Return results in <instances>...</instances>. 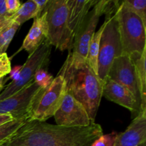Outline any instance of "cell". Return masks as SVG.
Returning a JSON list of instances; mask_svg holds the SVG:
<instances>
[{
    "label": "cell",
    "instance_id": "cell-25",
    "mask_svg": "<svg viewBox=\"0 0 146 146\" xmlns=\"http://www.w3.org/2000/svg\"><path fill=\"white\" fill-rule=\"evenodd\" d=\"M6 6L8 14L12 16L19 9L21 4L19 0H6Z\"/></svg>",
    "mask_w": 146,
    "mask_h": 146
},
{
    "label": "cell",
    "instance_id": "cell-30",
    "mask_svg": "<svg viewBox=\"0 0 146 146\" xmlns=\"http://www.w3.org/2000/svg\"><path fill=\"white\" fill-rule=\"evenodd\" d=\"M13 120H14V118L10 115H0V126L3 124H5L7 123L13 121Z\"/></svg>",
    "mask_w": 146,
    "mask_h": 146
},
{
    "label": "cell",
    "instance_id": "cell-1",
    "mask_svg": "<svg viewBox=\"0 0 146 146\" xmlns=\"http://www.w3.org/2000/svg\"><path fill=\"white\" fill-rule=\"evenodd\" d=\"M104 135L98 123L65 127L36 121H27L0 146H91Z\"/></svg>",
    "mask_w": 146,
    "mask_h": 146
},
{
    "label": "cell",
    "instance_id": "cell-23",
    "mask_svg": "<svg viewBox=\"0 0 146 146\" xmlns=\"http://www.w3.org/2000/svg\"><path fill=\"white\" fill-rule=\"evenodd\" d=\"M116 135V132H112L106 135H102L94 141L91 146H113Z\"/></svg>",
    "mask_w": 146,
    "mask_h": 146
},
{
    "label": "cell",
    "instance_id": "cell-6",
    "mask_svg": "<svg viewBox=\"0 0 146 146\" xmlns=\"http://www.w3.org/2000/svg\"><path fill=\"white\" fill-rule=\"evenodd\" d=\"M66 93V83L61 75H57L51 84L37 93L27 114L28 121L45 122L56 113Z\"/></svg>",
    "mask_w": 146,
    "mask_h": 146
},
{
    "label": "cell",
    "instance_id": "cell-12",
    "mask_svg": "<svg viewBox=\"0 0 146 146\" xmlns=\"http://www.w3.org/2000/svg\"><path fill=\"white\" fill-rule=\"evenodd\" d=\"M103 96L131 111L133 118L141 112V105L133 94L123 86L107 77L103 86Z\"/></svg>",
    "mask_w": 146,
    "mask_h": 146
},
{
    "label": "cell",
    "instance_id": "cell-28",
    "mask_svg": "<svg viewBox=\"0 0 146 146\" xmlns=\"http://www.w3.org/2000/svg\"><path fill=\"white\" fill-rule=\"evenodd\" d=\"M0 17H11L7 13L6 0H0Z\"/></svg>",
    "mask_w": 146,
    "mask_h": 146
},
{
    "label": "cell",
    "instance_id": "cell-13",
    "mask_svg": "<svg viewBox=\"0 0 146 146\" xmlns=\"http://www.w3.org/2000/svg\"><path fill=\"white\" fill-rule=\"evenodd\" d=\"M113 146H146V111L134 118L125 131L117 133Z\"/></svg>",
    "mask_w": 146,
    "mask_h": 146
},
{
    "label": "cell",
    "instance_id": "cell-8",
    "mask_svg": "<svg viewBox=\"0 0 146 146\" xmlns=\"http://www.w3.org/2000/svg\"><path fill=\"white\" fill-rule=\"evenodd\" d=\"M51 46L44 42L31 54L21 67L19 74L15 81H11L0 93V101L9 98L34 81L37 71L46 68L49 63Z\"/></svg>",
    "mask_w": 146,
    "mask_h": 146
},
{
    "label": "cell",
    "instance_id": "cell-19",
    "mask_svg": "<svg viewBox=\"0 0 146 146\" xmlns=\"http://www.w3.org/2000/svg\"><path fill=\"white\" fill-rule=\"evenodd\" d=\"M27 121V115H25L22 118L14 119L10 122L1 125L0 126V144L11 138Z\"/></svg>",
    "mask_w": 146,
    "mask_h": 146
},
{
    "label": "cell",
    "instance_id": "cell-20",
    "mask_svg": "<svg viewBox=\"0 0 146 146\" xmlns=\"http://www.w3.org/2000/svg\"><path fill=\"white\" fill-rule=\"evenodd\" d=\"M19 27L18 24L11 21L0 31V55L6 53Z\"/></svg>",
    "mask_w": 146,
    "mask_h": 146
},
{
    "label": "cell",
    "instance_id": "cell-27",
    "mask_svg": "<svg viewBox=\"0 0 146 146\" xmlns=\"http://www.w3.org/2000/svg\"><path fill=\"white\" fill-rule=\"evenodd\" d=\"M21 67L20 66H17L14 67V68H11V72H10V76L9 78H10L12 81H15L17 79L19 76V74L20 70H21Z\"/></svg>",
    "mask_w": 146,
    "mask_h": 146
},
{
    "label": "cell",
    "instance_id": "cell-21",
    "mask_svg": "<svg viewBox=\"0 0 146 146\" xmlns=\"http://www.w3.org/2000/svg\"><path fill=\"white\" fill-rule=\"evenodd\" d=\"M123 3L138 15L143 24L146 25V1L145 0H124Z\"/></svg>",
    "mask_w": 146,
    "mask_h": 146
},
{
    "label": "cell",
    "instance_id": "cell-4",
    "mask_svg": "<svg viewBox=\"0 0 146 146\" xmlns=\"http://www.w3.org/2000/svg\"><path fill=\"white\" fill-rule=\"evenodd\" d=\"M117 19L123 55L131 58L142 54L146 50V25L123 1H120Z\"/></svg>",
    "mask_w": 146,
    "mask_h": 146
},
{
    "label": "cell",
    "instance_id": "cell-16",
    "mask_svg": "<svg viewBox=\"0 0 146 146\" xmlns=\"http://www.w3.org/2000/svg\"><path fill=\"white\" fill-rule=\"evenodd\" d=\"M135 66L141 94V111H146V50L141 55L131 57Z\"/></svg>",
    "mask_w": 146,
    "mask_h": 146
},
{
    "label": "cell",
    "instance_id": "cell-15",
    "mask_svg": "<svg viewBox=\"0 0 146 146\" xmlns=\"http://www.w3.org/2000/svg\"><path fill=\"white\" fill-rule=\"evenodd\" d=\"M46 16V12L43 11L40 17H35L34 19L32 26L24 38L22 46L19 51L24 49L30 55L34 53L46 39L48 29Z\"/></svg>",
    "mask_w": 146,
    "mask_h": 146
},
{
    "label": "cell",
    "instance_id": "cell-14",
    "mask_svg": "<svg viewBox=\"0 0 146 146\" xmlns=\"http://www.w3.org/2000/svg\"><path fill=\"white\" fill-rule=\"evenodd\" d=\"M97 1L98 0H66L68 7V28L71 35V46L78 27Z\"/></svg>",
    "mask_w": 146,
    "mask_h": 146
},
{
    "label": "cell",
    "instance_id": "cell-7",
    "mask_svg": "<svg viewBox=\"0 0 146 146\" xmlns=\"http://www.w3.org/2000/svg\"><path fill=\"white\" fill-rule=\"evenodd\" d=\"M108 0H98L78 27L68 57L74 63L86 61L90 41L96 32L100 17L105 14Z\"/></svg>",
    "mask_w": 146,
    "mask_h": 146
},
{
    "label": "cell",
    "instance_id": "cell-9",
    "mask_svg": "<svg viewBox=\"0 0 146 146\" xmlns=\"http://www.w3.org/2000/svg\"><path fill=\"white\" fill-rule=\"evenodd\" d=\"M108 78L126 88L141 106V94L135 66L128 56L115 58L108 71Z\"/></svg>",
    "mask_w": 146,
    "mask_h": 146
},
{
    "label": "cell",
    "instance_id": "cell-31",
    "mask_svg": "<svg viewBox=\"0 0 146 146\" xmlns=\"http://www.w3.org/2000/svg\"><path fill=\"white\" fill-rule=\"evenodd\" d=\"M9 78H5V77L0 78V93H1V91L4 89L6 82H7V80H8Z\"/></svg>",
    "mask_w": 146,
    "mask_h": 146
},
{
    "label": "cell",
    "instance_id": "cell-17",
    "mask_svg": "<svg viewBox=\"0 0 146 146\" xmlns=\"http://www.w3.org/2000/svg\"><path fill=\"white\" fill-rule=\"evenodd\" d=\"M106 21L103 23L99 29L94 33L88 46V54H87L86 62L91 67V69L94 71L96 74H98V56L99 51V45L101 37L102 35L103 31L105 27Z\"/></svg>",
    "mask_w": 146,
    "mask_h": 146
},
{
    "label": "cell",
    "instance_id": "cell-10",
    "mask_svg": "<svg viewBox=\"0 0 146 146\" xmlns=\"http://www.w3.org/2000/svg\"><path fill=\"white\" fill-rule=\"evenodd\" d=\"M54 117L56 125L61 126L82 127L94 123L84 106L67 92Z\"/></svg>",
    "mask_w": 146,
    "mask_h": 146
},
{
    "label": "cell",
    "instance_id": "cell-11",
    "mask_svg": "<svg viewBox=\"0 0 146 146\" xmlns=\"http://www.w3.org/2000/svg\"><path fill=\"white\" fill-rule=\"evenodd\" d=\"M41 88L33 81L14 95L0 101V115H10L14 119L27 115L33 100Z\"/></svg>",
    "mask_w": 146,
    "mask_h": 146
},
{
    "label": "cell",
    "instance_id": "cell-5",
    "mask_svg": "<svg viewBox=\"0 0 146 146\" xmlns=\"http://www.w3.org/2000/svg\"><path fill=\"white\" fill-rule=\"evenodd\" d=\"M47 32L45 40L50 45L64 51L71 48V38L68 28L66 0H48L45 9Z\"/></svg>",
    "mask_w": 146,
    "mask_h": 146
},
{
    "label": "cell",
    "instance_id": "cell-2",
    "mask_svg": "<svg viewBox=\"0 0 146 146\" xmlns=\"http://www.w3.org/2000/svg\"><path fill=\"white\" fill-rule=\"evenodd\" d=\"M58 74L65 81L66 92L84 106L91 121L95 123L103 97L104 83L86 61L74 63L68 56Z\"/></svg>",
    "mask_w": 146,
    "mask_h": 146
},
{
    "label": "cell",
    "instance_id": "cell-3",
    "mask_svg": "<svg viewBox=\"0 0 146 146\" xmlns=\"http://www.w3.org/2000/svg\"><path fill=\"white\" fill-rule=\"evenodd\" d=\"M120 1H109L105 12L106 25L101 37L98 56V74L104 83L114 59L123 55L117 11Z\"/></svg>",
    "mask_w": 146,
    "mask_h": 146
},
{
    "label": "cell",
    "instance_id": "cell-18",
    "mask_svg": "<svg viewBox=\"0 0 146 146\" xmlns=\"http://www.w3.org/2000/svg\"><path fill=\"white\" fill-rule=\"evenodd\" d=\"M38 9L34 0H29L21 4L19 9L11 16V21L21 26L28 20L38 17Z\"/></svg>",
    "mask_w": 146,
    "mask_h": 146
},
{
    "label": "cell",
    "instance_id": "cell-22",
    "mask_svg": "<svg viewBox=\"0 0 146 146\" xmlns=\"http://www.w3.org/2000/svg\"><path fill=\"white\" fill-rule=\"evenodd\" d=\"M52 76L48 74L45 69L42 68L36 71L34 78V81L41 88H45L48 87L53 81Z\"/></svg>",
    "mask_w": 146,
    "mask_h": 146
},
{
    "label": "cell",
    "instance_id": "cell-24",
    "mask_svg": "<svg viewBox=\"0 0 146 146\" xmlns=\"http://www.w3.org/2000/svg\"><path fill=\"white\" fill-rule=\"evenodd\" d=\"M11 70V63L7 53L0 55V78L5 77L10 74Z\"/></svg>",
    "mask_w": 146,
    "mask_h": 146
},
{
    "label": "cell",
    "instance_id": "cell-26",
    "mask_svg": "<svg viewBox=\"0 0 146 146\" xmlns=\"http://www.w3.org/2000/svg\"><path fill=\"white\" fill-rule=\"evenodd\" d=\"M34 1L36 5L38 16L40 17L43 13V11H44V10L45 9L46 7L47 4L48 2V0H34Z\"/></svg>",
    "mask_w": 146,
    "mask_h": 146
},
{
    "label": "cell",
    "instance_id": "cell-29",
    "mask_svg": "<svg viewBox=\"0 0 146 146\" xmlns=\"http://www.w3.org/2000/svg\"><path fill=\"white\" fill-rule=\"evenodd\" d=\"M11 21V17H0V31Z\"/></svg>",
    "mask_w": 146,
    "mask_h": 146
}]
</instances>
